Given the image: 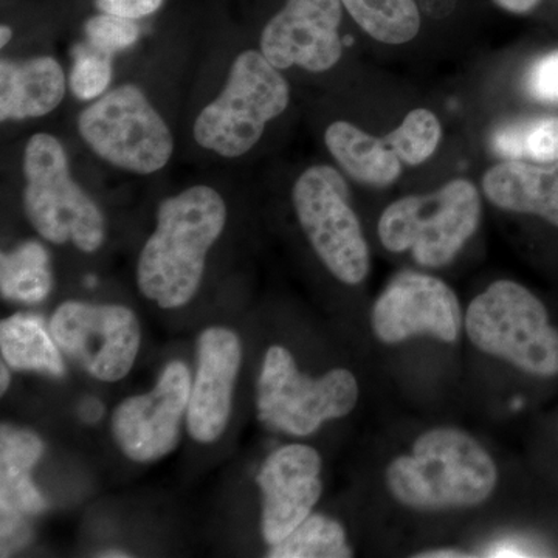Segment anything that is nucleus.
<instances>
[{"label": "nucleus", "mask_w": 558, "mask_h": 558, "mask_svg": "<svg viewBox=\"0 0 558 558\" xmlns=\"http://www.w3.org/2000/svg\"><path fill=\"white\" fill-rule=\"evenodd\" d=\"M226 223V202L211 186H191L161 202L156 231L140 253V292L161 310L189 304L201 288L209 248Z\"/></svg>", "instance_id": "nucleus-1"}, {"label": "nucleus", "mask_w": 558, "mask_h": 558, "mask_svg": "<svg viewBox=\"0 0 558 558\" xmlns=\"http://www.w3.org/2000/svg\"><path fill=\"white\" fill-rule=\"evenodd\" d=\"M498 469L488 451L459 428L422 433L407 457L387 469L392 497L407 508L440 510L473 508L494 494Z\"/></svg>", "instance_id": "nucleus-2"}, {"label": "nucleus", "mask_w": 558, "mask_h": 558, "mask_svg": "<svg viewBox=\"0 0 558 558\" xmlns=\"http://www.w3.org/2000/svg\"><path fill=\"white\" fill-rule=\"evenodd\" d=\"M465 329L480 351L531 376H558V329L545 304L519 282L499 279L488 286L470 303Z\"/></svg>", "instance_id": "nucleus-3"}, {"label": "nucleus", "mask_w": 558, "mask_h": 558, "mask_svg": "<svg viewBox=\"0 0 558 558\" xmlns=\"http://www.w3.org/2000/svg\"><path fill=\"white\" fill-rule=\"evenodd\" d=\"M481 197L470 180L454 179L435 193L411 194L381 213L377 233L392 253L411 252L422 267L447 266L478 230Z\"/></svg>", "instance_id": "nucleus-4"}, {"label": "nucleus", "mask_w": 558, "mask_h": 558, "mask_svg": "<svg viewBox=\"0 0 558 558\" xmlns=\"http://www.w3.org/2000/svg\"><path fill=\"white\" fill-rule=\"evenodd\" d=\"M290 102L288 81L263 51L247 50L231 64L229 80L215 101L194 121L197 145L226 159L247 154L271 120Z\"/></svg>", "instance_id": "nucleus-5"}, {"label": "nucleus", "mask_w": 558, "mask_h": 558, "mask_svg": "<svg viewBox=\"0 0 558 558\" xmlns=\"http://www.w3.org/2000/svg\"><path fill=\"white\" fill-rule=\"evenodd\" d=\"M25 215L44 240L72 242L84 253L101 247L106 223L100 208L70 174L68 154L60 140L35 134L24 154Z\"/></svg>", "instance_id": "nucleus-6"}, {"label": "nucleus", "mask_w": 558, "mask_h": 558, "mask_svg": "<svg viewBox=\"0 0 558 558\" xmlns=\"http://www.w3.org/2000/svg\"><path fill=\"white\" fill-rule=\"evenodd\" d=\"M256 409L267 428L306 438L330 418L357 405L359 384L351 371L330 369L319 379L301 374L288 349L271 347L264 357Z\"/></svg>", "instance_id": "nucleus-7"}, {"label": "nucleus", "mask_w": 558, "mask_h": 558, "mask_svg": "<svg viewBox=\"0 0 558 558\" xmlns=\"http://www.w3.org/2000/svg\"><path fill=\"white\" fill-rule=\"evenodd\" d=\"M78 132L100 159L135 174L160 171L174 153L170 128L134 84L117 87L84 109Z\"/></svg>", "instance_id": "nucleus-8"}, {"label": "nucleus", "mask_w": 558, "mask_h": 558, "mask_svg": "<svg viewBox=\"0 0 558 558\" xmlns=\"http://www.w3.org/2000/svg\"><path fill=\"white\" fill-rule=\"evenodd\" d=\"M292 201L301 229L330 274L349 286L368 277V244L340 172L328 165L307 168L293 185Z\"/></svg>", "instance_id": "nucleus-9"}, {"label": "nucleus", "mask_w": 558, "mask_h": 558, "mask_svg": "<svg viewBox=\"0 0 558 558\" xmlns=\"http://www.w3.org/2000/svg\"><path fill=\"white\" fill-rule=\"evenodd\" d=\"M50 332L62 354L100 381L126 377L142 341L137 317L120 304L62 303Z\"/></svg>", "instance_id": "nucleus-10"}, {"label": "nucleus", "mask_w": 558, "mask_h": 558, "mask_svg": "<svg viewBox=\"0 0 558 558\" xmlns=\"http://www.w3.org/2000/svg\"><path fill=\"white\" fill-rule=\"evenodd\" d=\"M190 395L189 366L168 363L156 387L117 407L112 429L121 451L135 462L159 461L170 454L179 446Z\"/></svg>", "instance_id": "nucleus-11"}, {"label": "nucleus", "mask_w": 558, "mask_h": 558, "mask_svg": "<svg viewBox=\"0 0 558 558\" xmlns=\"http://www.w3.org/2000/svg\"><path fill=\"white\" fill-rule=\"evenodd\" d=\"M371 323L377 339L387 344L402 343L418 333L453 343L461 332V304L442 279L402 271L377 299Z\"/></svg>", "instance_id": "nucleus-12"}, {"label": "nucleus", "mask_w": 558, "mask_h": 558, "mask_svg": "<svg viewBox=\"0 0 558 558\" xmlns=\"http://www.w3.org/2000/svg\"><path fill=\"white\" fill-rule=\"evenodd\" d=\"M340 0H288L263 35L260 51L279 70L322 73L343 57Z\"/></svg>", "instance_id": "nucleus-13"}, {"label": "nucleus", "mask_w": 558, "mask_h": 558, "mask_svg": "<svg viewBox=\"0 0 558 558\" xmlns=\"http://www.w3.org/2000/svg\"><path fill=\"white\" fill-rule=\"evenodd\" d=\"M322 458L304 444H290L270 454L256 476L263 490V535L267 545L282 542L300 526L322 497Z\"/></svg>", "instance_id": "nucleus-14"}, {"label": "nucleus", "mask_w": 558, "mask_h": 558, "mask_svg": "<svg viewBox=\"0 0 558 558\" xmlns=\"http://www.w3.org/2000/svg\"><path fill=\"white\" fill-rule=\"evenodd\" d=\"M241 362V341L233 330L208 328L201 333L186 413L191 438L197 442H215L226 432Z\"/></svg>", "instance_id": "nucleus-15"}, {"label": "nucleus", "mask_w": 558, "mask_h": 558, "mask_svg": "<svg viewBox=\"0 0 558 558\" xmlns=\"http://www.w3.org/2000/svg\"><path fill=\"white\" fill-rule=\"evenodd\" d=\"M44 453V442L31 429L2 425L0 429V520L2 548L14 542L32 517L46 509V499L31 472Z\"/></svg>", "instance_id": "nucleus-16"}, {"label": "nucleus", "mask_w": 558, "mask_h": 558, "mask_svg": "<svg viewBox=\"0 0 558 558\" xmlns=\"http://www.w3.org/2000/svg\"><path fill=\"white\" fill-rule=\"evenodd\" d=\"M483 191L495 207L538 216L558 229V160L501 161L484 174Z\"/></svg>", "instance_id": "nucleus-17"}, {"label": "nucleus", "mask_w": 558, "mask_h": 558, "mask_svg": "<svg viewBox=\"0 0 558 558\" xmlns=\"http://www.w3.org/2000/svg\"><path fill=\"white\" fill-rule=\"evenodd\" d=\"M64 95V70L54 58L0 61V120L47 116L61 105Z\"/></svg>", "instance_id": "nucleus-18"}, {"label": "nucleus", "mask_w": 558, "mask_h": 558, "mask_svg": "<svg viewBox=\"0 0 558 558\" xmlns=\"http://www.w3.org/2000/svg\"><path fill=\"white\" fill-rule=\"evenodd\" d=\"M326 148L349 178L363 185L384 186L398 182L402 160L387 138L374 137L348 121H336L325 132Z\"/></svg>", "instance_id": "nucleus-19"}, {"label": "nucleus", "mask_w": 558, "mask_h": 558, "mask_svg": "<svg viewBox=\"0 0 558 558\" xmlns=\"http://www.w3.org/2000/svg\"><path fill=\"white\" fill-rule=\"evenodd\" d=\"M0 349L10 368L64 376L61 349L38 315L16 314L2 319Z\"/></svg>", "instance_id": "nucleus-20"}, {"label": "nucleus", "mask_w": 558, "mask_h": 558, "mask_svg": "<svg viewBox=\"0 0 558 558\" xmlns=\"http://www.w3.org/2000/svg\"><path fill=\"white\" fill-rule=\"evenodd\" d=\"M53 288L47 250L36 241H27L11 253L0 256V290L3 299L38 304Z\"/></svg>", "instance_id": "nucleus-21"}, {"label": "nucleus", "mask_w": 558, "mask_h": 558, "mask_svg": "<svg viewBox=\"0 0 558 558\" xmlns=\"http://www.w3.org/2000/svg\"><path fill=\"white\" fill-rule=\"evenodd\" d=\"M492 150L505 160L549 163L558 160V117L506 121L492 134Z\"/></svg>", "instance_id": "nucleus-22"}, {"label": "nucleus", "mask_w": 558, "mask_h": 558, "mask_svg": "<svg viewBox=\"0 0 558 558\" xmlns=\"http://www.w3.org/2000/svg\"><path fill=\"white\" fill-rule=\"evenodd\" d=\"M341 5L371 38L402 46L421 31V13L414 0H340Z\"/></svg>", "instance_id": "nucleus-23"}, {"label": "nucleus", "mask_w": 558, "mask_h": 558, "mask_svg": "<svg viewBox=\"0 0 558 558\" xmlns=\"http://www.w3.org/2000/svg\"><path fill=\"white\" fill-rule=\"evenodd\" d=\"M270 558H349L347 532L339 521L315 513L307 517L299 527L270 546Z\"/></svg>", "instance_id": "nucleus-24"}, {"label": "nucleus", "mask_w": 558, "mask_h": 558, "mask_svg": "<svg viewBox=\"0 0 558 558\" xmlns=\"http://www.w3.org/2000/svg\"><path fill=\"white\" fill-rule=\"evenodd\" d=\"M385 138L402 163L417 167L438 149L442 138V126L432 110L414 109L395 131L385 135Z\"/></svg>", "instance_id": "nucleus-25"}, {"label": "nucleus", "mask_w": 558, "mask_h": 558, "mask_svg": "<svg viewBox=\"0 0 558 558\" xmlns=\"http://www.w3.org/2000/svg\"><path fill=\"white\" fill-rule=\"evenodd\" d=\"M75 64L69 76L70 90L76 98L90 101L108 89L112 80V54L95 49L92 44H81L73 50Z\"/></svg>", "instance_id": "nucleus-26"}, {"label": "nucleus", "mask_w": 558, "mask_h": 558, "mask_svg": "<svg viewBox=\"0 0 558 558\" xmlns=\"http://www.w3.org/2000/svg\"><path fill=\"white\" fill-rule=\"evenodd\" d=\"M87 43L95 49L113 54L128 49L138 39L140 31L134 20L102 13L101 16L90 17L84 25Z\"/></svg>", "instance_id": "nucleus-27"}, {"label": "nucleus", "mask_w": 558, "mask_h": 558, "mask_svg": "<svg viewBox=\"0 0 558 558\" xmlns=\"http://www.w3.org/2000/svg\"><path fill=\"white\" fill-rule=\"evenodd\" d=\"M524 89L532 100L558 106V49L532 62L524 75Z\"/></svg>", "instance_id": "nucleus-28"}, {"label": "nucleus", "mask_w": 558, "mask_h": 558, "mask_svg": "<svg viewBox=\"0 0 558 558\" xmlns=\"http://www.w3.org/2000/svg\"><path fill=\"white\" fill-rule=\"evenodd\" d=\"M161 2L163 0H95V5L102 13L138 20V17L156 13L160 9Z\"/></svg>", "instance_id": "nucleus-29"}, {"label": "nucleus", "mask_w": 558, "mask_h": 558, "mask_svg": "<svg viewBox=\"0 0 558 558\" xmlns=\"http://www.w3.org/2000/svg\"><path fill=\"white\" fill-rule=\"evenodd\" d=\"M78 413L86 424H97L105 413V407L97 398H86L80 403Z\"/></svg>", "instance_id": "nucleus-30"}, {"label": "nucleus", "mask_w": 558, "mask_h": 558, "mask_svg": "<svg viewBox=\"0 0 558 558\" xmlns=\"http://www.w3.org/2000/svg\"><path fill=\"white\" fill-rule=\"evenodd\" d=\"M499 9L513 14H526L538 5L539 0H494Z\"/></svg>", "instance_id": "nucleus-31"}, {"label": "nucleus", "mask_w": 558, "mask_h": 558, "mask_svg": "<svg viewBox=\"0 0 558 558\" xmlns=\"http://www.w3.org/2000/svg\"><path fill=\"white\" fill-rule=\"evenodd\" d=\"M418 558H464L469 557V554L462 553L458 549H436L427 550L425 554H417Z\"/></svg>", "instance_id": "nucleus-32"}, {"label": "nucleus", "mask_w": 558, "mask_h": 558, "mask_svg": "<svg viewBox=\"0 0 558 558\" xmlns=\"http://www.w3.org/2000/svg\"><path fill=\"white\" fill-rule=\"evenodd\" d=\"M0 374H2V379H0V384H2V395H5L7 389L10 387V373L9 369H7V365H2V368H0Z\"/></svg>", "instance_id": "nucleus-33"}, {"label": "nucleus", "mask_w": 558, "mask_h": 558, "mask_svg": "<svg viewBox=\"0 0 558 558\" xmlns=\"http://www.w3.org/2000/svg\"><path fill=\"white\" fill-rule=\"evenodd\" d=\"M0 35H2L0 36V46L5 47L7 44L10 43L13 32H11V28L7 27V25H2V27H0Z\"/></svg>", "instance_id": "nucleus-34"}, {"label": "nucleus", "mask_w": 558, "mask_h": 558, "mask_svg": "<svg viewBox=\"0 0 558 558\" xmlns=\"http://www.w3.org/2000/svg\"><path fill=\"white\" fill-rule=\"evenodd\" d=\"M98 557L102 558H128L130 554L123 553V550L110 549L105 550V553L98 554Z\"/></svg>", "instance_id": "nucleus-35"}, {"label": "nucleus", "mask_w": 558, "mask_h": 558, "mask_svg": "<svg viewBox=\"0 0 558 558\" xmlns=\"http://www.w3.org/2000/svg\"><path fill=\"white\" fill-rule=\"evenodd\" d=\"M87 284L94 286L95 284V278H92V277L87 278Z\"/></svg>", "instance_id": "nucleus-36"}]
</instances>
